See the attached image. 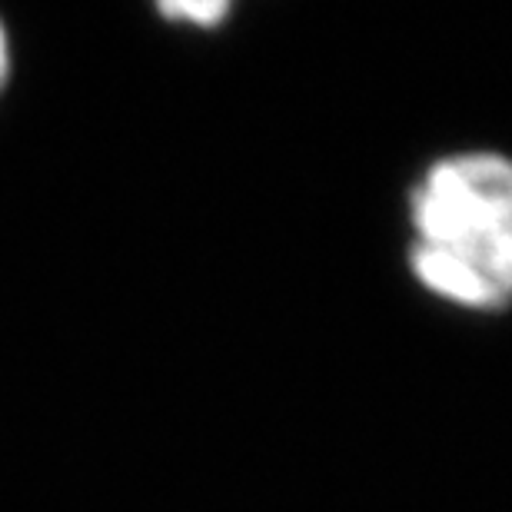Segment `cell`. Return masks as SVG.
Listing matches in <instances>:
<instances>
[{
  "label": "cell",
  "instance_id": "cell-1",
  "mask_svg": "<svg viewBox=\"0 0 512 512\" xmlns=\"http://www.w3.org/2000/svg\"><path fill=\"white\" fill-rule=\"evenodd\" d=\"M406 227L426 247L512 237V153L473 147L429 160L406 190Z\"/></svg>",
  "mask_w": 512,
  "mask_h": 512
},
{
  "label": "cell",
  "instance_id": "cell-2",
  "mask_svg": "<svg viewBox=\"0 0 512 512\" xmlns=\"http://www.w3.org/2000/svg\"><path fill=\"white\" fill-rule=\"evenodd\" d=\"M406 266L419 290L459 313L512 310V237L476 247L406 243Z\"/></svg>",
  "mask_w": 512,
  "mask_h": 512
},
{
  "label": "cell",
  "instance_id": "cell-3",
  "mask_svg": "<svg viewBox=\"0 0 512 512\" xmlns=\"http://www.w3.org/2000/svg\"><path fill=\"white\" fill-rule=\"evenodd\" d=\"M233 14L227 0H180V4H160V17L170 20L177 27H193V30H220L223 20Z\"/></svg>",
  "mask_w": 512,
  "mask_h": 512
},
{
  "label": "cell",
  "instance_id": "cell-4",
  "mask_svg": "<svg viewBox=\"0 0 512 512\" xmlns=\"http://www.w3.org/2000/svg\"><path fill=\"white\" fill-rule=\"evenodd\" d=\"M7 70H10V44H7V30L0 24V87L7 80Z\"/></svg>",
  "mask_w": 512,
  "mask_h": 512
}]
</instances>
